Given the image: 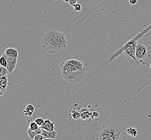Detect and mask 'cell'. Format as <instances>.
I'll return each instance as SVG.
<instances>
[{
  "instance_id": "ffe728a7",
  "label": "cell",
  "mask_w": 151,
  "mask_h": 140,
  "mask_svg": "<svg viewBox=\"0 0 151 140\" xmlns=\"http://www.w3.org/2000/svg\"><path fill=\"white\" fill-rule=\"evenodd\" d=\"M35 121L36 122L37 124L40 127L43 125V123H44V120L41 118H36V119H35Z\"/></svg>"
},
{
  "instance_id": "9c48e42d",
  "label": "cell",
  "mask_w": 151,
  "mask_h": 140,
  "mask_svg": "<svg viewBox=\"0 0 151 140\" xmlns=\"http://www.w3.org/2000/svg\"><path fill=\"white\" fill-rule=\"evenodd\" d=\"M8 85V75L0 76V87L6 91Z\"/></svg>"
},
{
  "instance_id": "603a6c76",
  "label": "cell",
  "mask_w": 151,
  "mask_h": 140,
  "mask_svg": "<svg viewBox=\"0 0 151 140\" xmlns=\"http://www.w3.org/2000/svg\"><path fill=\"white\" fill-rule=\"evenodd\" d=\"M92 116L93 118H97L99 116V114L97 112H93L92 113Z\"/></svg>"
},
{
  "instance_id": "3957f363",
  "label": "cell",
  "mask_w": 151,
  "mask_h": 140,
  "mask_svg": "<svg viewBox=\"0 0 151 140\" xmlns=\"http://www.w3.org/2000/svg\"><path fill=\"white\" fill-rule=\"evenodd\" d=\"M123 131L120 126L111 124L104 126L96 134L98 140H121L122 139Z\"/></svg>"
},
{
  "instance_id": "ac0fdd59",
  "label": "cell",
  "mask_w": 151,
  "mask_h": 140,
  "mask_svg": "<svg viewBox=\"0 0 151 140\" xmlns=\"http://www.w3.org/2000/svg\"><path fill=\"white\" fill-rule=\"evenodd\" d=\"M39 127H40V126L37 124L36 122L33 121V122H31L30 123L29 128L32 131H36L37 129Z\"/></svg>"
},
{
  "instance_id": "8992f818",
  "label": "cell",
  "mask_w": 151,
  "mask_h": 140,
  "mask_svg": "<svg viewBox=\"0 0 151 140\" xmlns=\"http://www.w3.org/2000/svg\"><path fill=\"white\" fill-rule=\"evenodd\" d=\"M137 43H138L137 42L132 43L131 45L129 46L127 48L124 50V55L126 57L129 58H132L134 60L136 59V46H137Z\"/></svg>"
},
{
  "instance_id": "5b68a950",
  "label": "cell",
  "mask_w": 151,
  "mask_h": 140,
  "mask_svg": "<svg viewBox=\"0 0 151 140\" xmlns=\"http://www.w3.org/2000/svg\"><path fill=\"white\" fill-rule=\"evenodd\" d=\"M3 56L6 58L7 61L6 69L8 71L9 74H10L15 69L17 63V58L10 57L9 56L6 55L5 53H3Z\"/></svg>"
},
{
  "instance_id": "ba28073f",
  "label": "cell",
  "mask_w": 151,
  "mask_h": 140,
  "mask_svg": "<svg viewBox=\"0 0 151 140\" xmlns=\"http://www.w3.org/2000/svg\"><path fill=\"white\" fill-rule=\"evenodd\" d=\"M42 135L45 139H50L51 140H54L55 139V138L57 137V131H47L44 130V129H42Z\"/></svg>"
},
{
  "instance_id": "6da1fadb",
  "label": "cell",
  "mask_w": 151,
  "mask_h": 140,
  "mask_svg": "<svg viewBox=\"0 0 151 140\" xmlns=\"http://www.w3.org/2000/svg\"><path fill=\"white\" fill-rule=\"evenodd\" d=\"M41 45L46 52L55 55L63 51L67 45L65 34L51 29L43 35Z\"/></svg>"
},
{
  "instance_id": "277c9868",
  "label": "cell",
  "mask_w": 151,
  "mask_h": 140,
  "mask_svg": "<svg viewBox=\"0 0 151 140\" xmlns=\"http://www.w3.org/2000/svg\"><path fill=\"white\" fill-rule=\"evenodd\" d=\"M148 55L147 48L142 43H137L136 46V58L138 60H142Z\"/></svg>"
},
{
  "instance_id": "2e32d148",
  "label": "cell",
  "mask_w": 151,
  "mask_h": 140,
  "mask_svg": "<svg viewBox=\"0 0 151 140\" xmlns=\"http://www.w3.org/2000/svg\"><path fill=\"white\" fill-rule=\"evenodd\" d=\"M9 74L6 67H3L0 65V76L8 75Z\"/></svg>"
},
{
  "instance_id": "4fadbf2b",
  "label": "cell",
  "mask_w": 151,
  "mask_h": 140,
  "mask_svg": "<svg viewBox=\"0 0 151 140\" xmlns=\"http://www.w3.org/2000/svg\"><path fill=\"white\" fill-rule=\"evenodd\" d=\"M66 61L68 63H70V64H72V65H76V66H84V65L83 64L82 62L79 61L77 59H70V60Z\"/></svg>"
},
{
  "instance_id": "4316f807",
  "label": "cell",
  "mask_w": 151,
  "mask_h": 140,
  "mask_svg": "<svg viewBox=\"0 0 151 140\" xmlns=\"http://www.w3.org/2000/svg\"><path fill=\"white\" fill-rule=\"evenodd\" d=\"M63 1H64V2L67 3H69V1H70V0H63Z\"/></svg>"
},
{
  "instance_id": "d6986e66",
  "label": "cell",
  "mask_w": 151,
  "mask_h": 140,
  "mask_svg": "<svg viewBox=\"0 0 151 140\" xmlns=\"http://www.w3.org/2000/svg\"><path fill=\"white\" fill-rule=\"evenodd\" d=\"M0 65L3 67H6L7 66L6 58H5L3 55L0 57Z\"/></svg>"
},
{
  "instance_id": "e0dca14e",
  "label": "cell",
  "mask_w": 151,
  "mask_h": 140,
  "mask_svg": "<svg viewBox=\"0 0 151 140\" xmlns=\"http://www.w3.org/2000/svg\"><path fill=\"white\" fill-rule=\"evenodd\" d=\"M27 133L30 138L32 140H33L35 136L37 134H38L36 131L31 130L30 129H29V128H28V129H27Z\"/></svg>"
},
{
  "instance_id": "cb8c5ba5",
  "label": "cell",
  "mask_w": 151,
  "mask_h": 140,
  "mask_svg": "<svg viewBox=\"0 0 151 140\" xmlns=\"http://www.w3.org/2000/svg\"><path fill=\"white\" fill-rule=\"evenodd\" d=\"M77 2V0H70L69 1V4L72 6H74V5L76 4Z\"/></svg>"
},
{
  "instance_id": "d4e9b609",
  "label": "cell",
  "mask_w": 151,
  "mask_h": 140,
  "mask_svg": "<svg viewBox=\"0 0 151 140\" xmlns=\"http://www.w3.org/2000/svg\"><path fill=\"white\" fill-rule=\"evenodd\" d=\"M138 0H129V2H130L131 4H135L137 2Z\"/></svg>"
},
{
  "instance_id": "484cf974",
  "label": "cell",
  "mask_w": 151,
  "mask_h": 140,
  "mask_svg": "<svg viewBox=\"0 0 151 140\" xmlns=\"http://www.w3.org/2000/svg\"><path fill=\"white\" fill-rule=\"evenodd\" d=\"M5 92H6V91H4V90H3L2 88L0 87V97L2 96L5 93Z\"/></svg>"
},
{
  "instance_id": "44dd1931",
  "label": "cell",
  "mask_w": 151,
  "mask_h": 140,
  "mask_svg": "<svg viewBox=\"0 0 151 140\" xmlns=\"http://www.w3.org/2000/svg\"><path fill=\"white\" fill-rule=\"evenodd\" d=\"M73 7L74 8V10H75L76 12H79L81 11V4H79V3H76V4H75L74 5V6H73Z\"/></svg>"
},
{
  "instance_id": "7c38bea8",
  "label": "cell",
  "mask_w": 151,
  "mask_h": 140,
  "mask_svg": "<svg viewBox=\"0 0 151 140\" xmlns=\"http://www.w3.org/2000/svg\"><path fill=\"white\" fill-rule=\"evenodd\" d=\"M80 114H81V118L83 120H86L87 119L92 116V113L89 112L88 109L86 108H83L80 111Z\"/></svg>"
},
{
  "instance_id": "9a60e30c",
  "label": "cell",
  "mask_w": 151,
  "mask_h": 140,
  "mask_svg": "<svg viewBox=\"0 0 151 140\" xmlns=\"http://www.w3.org/2000/svg\"><path fill=\"white\" fill-rule=\"evenodd\" d=\"M71 116L75 120H78L80 118H81V114L80 112L79 113V112L76 111V110H73L71 112Z\"/></svg>"
},
{
  "instance_id": "5bb4252c",
  "label": "cell",
  "mask_w": 151,
  "mask_h": 140,
  "mask_svg": "<svg viewBox=\"0 0 151 140\" xmlns=\"http://www.w3.org/2000/svg\"><path fill=\"white\" fill-rule=\"evenodd\" d=\"M127 134L130 135L132 137H135L137 136V131L135 128H129L127 129Z\"/></svg>"
},
{
  "instance_id": "8fae6325",
  "label": "cell",
  "mask_w": 151,
  "mask_h": 140,
  "mask_svg": "<svg viewBox=\"0 0 151 140\" xmlns=\"http://www.w3.org/2000/svg\"><path fill=\"white\" fill-rule=\"evenodd\" d=\"M35 107L32 104H29L25 107L24 110L25 115L27 116H31L35 112Z\"/></svg>"
},
{
  "instance_id": "7402d4cb",
  "label": "cell",
  "mask_w": 151,
  "mask_h": 140,
  "mask_svg": "<svg viewBox=\"0 0 151 140\" xmlns=\"http://www.w3.org/2000/svg\"><path fill=\"white\" fill-rule=\"evenodd\" d=\"M45 137L42 136V134H37L35 136L33 140H45Z\"/></svg>"
},
{
  "instance_id": "30bf717a",
  "label": "cell",
  "mask_w": 151,
  "mask_h": 140,
  "mask_svg": "<svg viewBox=\"0 0 151 140\" xmlns=\"http://www.w3.org/2000/svg\"><path fill=\"white\" fill-rule=\"evenodd\" d=\"M4 53L6 55L9 56L10 57H12L14 58H18V51L17 50L12 48H9L5 50Z\"/></svg>"
},
{
  "instance_id": "7a4b0ae2",
  "label": "cell",
  "mask_w": 151,
  "mask_h": 140,
  "mask_svg": "<svg viewBox=\"0 0 151 140\" xmlns=\"http://www.w3.org/2000/svg\"><path fill=\"white\" fill-rule=\"evenodd\" d=\"M60 66L63 78L72 84L83 82L87 74L84 66H78L64 61L61 63Z\"/></svg>"
},
{
  "instance_id": "52a82bcc",
  "label": "cell",
  "mask_w": 151,
  "mask_h": 140,
  "mask_svg": "<svg viewBox=\"0 0 151 140\" xmlns=\"http://www.w3.org/2000/svg\"><path fill=\"white\" fill-rule=\"evenodd\" d=\"M40 127L42 129H44L47 131H53L55 129V124L53 122H51L50 119H46L44 120V123H43V125Z\"/></svg>"
},
{
  "instance_id": "83f0119b",
  "label": "cell",
  "mask_w": 151,
  "mask_h": 140,
  "mask_svg": "<svg viewBox=\"0 0 151 140\" xmlns=\"http://www.w3.org/2000/svg\"><path fill=\"white\" fill-rule=\"evenodd\" d=\"M53 1H58V0H53Z\"/></svg>"
}]
</instances>
